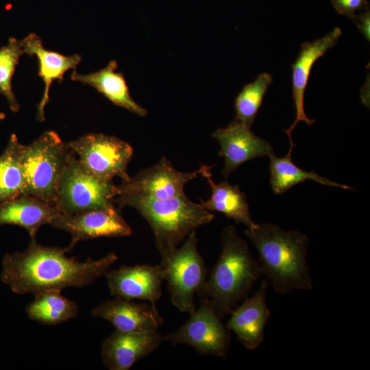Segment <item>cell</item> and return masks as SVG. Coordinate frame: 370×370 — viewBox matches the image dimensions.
I'll use <instances>...</instances> for the list:
<instances>
[{"label":"cell","mask_w":370,"mask_h":370,"mask_svg":"<svg viewBox=\"0 0 370 370\" xmlns=\"http://www.w3.org/2000/svg\"><path fill=\"white\" fill-rule=\"evenodd\" d=\"M68 251L66 247L43 246L31 238L25 251L3 256L1 280L19 295L82 288L105 275L119 258L111 252L97 260L89 258L82 262L66 256Z\"/></svg>","instance_id":"6da1fadb"},{"label":"cell","mask_w":370,"mask_h":370,"mask_svg":"<svg viewBox=\"0 0 370 370\" xmlns=\"http://www.w3.org/2000/svg\"><path fill=\"white\" fill-rule=\"evenodd\" d=\"M244 232L258 252L262 275L275 292L313 289L306 261L309 239L306 234L285 231L269 223H256Z\"/></svg>","instance_id":"7a4b0ae2"},{"label":"cell","mask_w":370,"mask_h":370,"mask_svg":"<svg viewBox=\"0 0 370 370\" xmlns=\"http://www.w3.org/2000/svg\"><path fill=\"white\" fill-rule=\"evenodd\" d=\"M221 244L219 258L197 295L208 299L223 319L247 297L263 275L259 262L234 226L223 229Z\"/></svg>","instance_id":"3957f363"},{"label":"cell","mask_w":370,"mask_h":370,"mask_svg":"<svg viewBox=\"0 0 370 370\" xmlns=\"http://www.w3.org/2000/svg\"><path fill=\"white\" fill-rule=\"evenodd\" d=\"M114 204L119 209L134 208L147 221L160 256L175 249L192 231L214 218L211 212L200 203L190 200L184 193L164 199L120 194Z\"/></svg>","instance_id":"277c9868"},{"label":"cell","mask_w":370,"mask_h":370,"mask_svg":"<svg viewBox=\"0 0 370 370\" xmlns=\"http://www.w3.org/2000/svg\"><path fill=\"white\" fill-rule=\"evenodd\" d=\"M71 150L53 131L23 145L22 164L27 194L55 205L59 180Z\"/></svg>","instance_id":"5b68a950"},{"label":"cell","mask_w":370,"mask_h":370,"mask_svg":"<svg viewBox=\"0 0 370 370\" xmlns=\"http://www.w3.org/2000/svg\"><path fill=\"white\" fill-rule=\"evenodd\" d=\"M120 193L112 180L89 172L71 151L59 180L56 206L61 214L71 215L114 205Z\"/></svg>","instance_id":"8992f818"},{"label":"cell","mask_w":370,"mask_h":370,"mask_svg":"<svg viewBox=\"0 0 370 370\" xmlns=\"http://www.w3.org/2000/svg\"><path fill=\"white\" fill-rule=\"evenodd\" d=\"M197 244L196 230H193L180 247L161 256L160 264L165 271L171 303L181 312L190 314L196 310L194 297L203 288L208 275Z\"/></svg>","instance_id":"52a82bcc"},{"label":"cell","mask_w":370,"mask_h":370,"mask_svg":"<svg viewBox=\"0 0 370 370\" xmlns=\"http://www.w3.org/2000/svg\"><path fill=\"white\" fill-rule=\"evenodd\" d=\"M82 166L93 175L112 180L118 177L121 182L129 180L127 166L133 149L127 142L115 136L90 133L67 143Z\"/></svg>","instance_id":"ba28073f"},{"label":"cell","mask_w":370,"mask_h":370,"mask_svg":"<svg viewBox=\"0 0 370 370\" xmlns=\"http://www.w3.org/2000/svg\"><path fill=\"white\" fill-rule=\"evenodd\" d=\"M164 342L183 344L195 349L199 355L225 358L231 335L210 301L199 298V306L177 330L163 336Z\"/></svg>","instance_id":"9c48e42d"},{"label":"cell","mask_w":370,"mask_h":370,"mask_svg":"<svg viewBox=\"0 0 370 370\" xmlns=\"http://www.w3.org/2000/svg\"><path fill=\"white\" fill-rule=\"evenodd\" d=\"M119 210L114 204L71 215L60 214L49 224L71 235V243L66 247L69 251L79 241L131 235L132 228L122 217Z\"/></svg>","instance_id":"30bf717a"},{"label":"cell","mask_w":370,"mask_h":370,"mask_svg":"<svg viewBox=\"0 0 370 370\" xmlns=\"http://www.w3.org/2000/svg\"><path fill=\"white\" fill-rule=\"evenodd\" d=\"M200 175V169L181 172L162 157L153 166L140 171L118 186L120 194L155 199H164L184 193L186 183Z\"/></svg>","instance_id":"8fae6325"},{"label":"cell","mask_w":370,"mask_h":370,"mask_svg":"<svg viewBox=\"0 0 370 370\" xmlns=\"http://www.w3.org/2000/svg\"><path fill=\"white\" fill-rule=\"evenodd\" d=\"M104 275L111 295L147 301L156 308L165 278V271L160 264L122 266L107 271Z\"/></svg>","instance_id":"7c38bea8"},{"label":"cell","mask_w":370,"mask_h":370,"mask_svg":"<svg viewBox=\"0 0 370 370\" xmlns=\"http://www.w3.org/2000/svg\"><path fill=\"white\" fill-rule=\"evenodd\" d=\"M212 136L219 142V155L224 158L221 174L227 177L243 163L273 152L269 142L255 135L250 128L236 121L217 129Z\"/></svg>","instance_id":"4fadbf2b"},{"label":"cell","mask_w":370,"mask_h":370,"mask_svg":"<svg viewBox=\"0 0 370 370\" xmlns=\"http://www.w3.org/2000/svg\"><path fill=\"white\" fill-rule=\"evenodd\" d=\"M164 342L158 331L127 332L115 330L101 345L103 365L110 370H128Z\"/></svg>","instance_id":"5bb4252c"},{"label":"cell","mask_w":370,"mask_h":370,"mask_svg":"<svg viewBox=\"0 0 370 370\" xmlns=\"http://www.w3.org/2000/svg\"><path fill=\"white\" fill-rule=\"evenodd\" d=\"M269 282L263 279L255 293L247 297L230 314L225 324L247 349L254 350L262 343L271 312L267 304Z\"/></svg>","instance_id":"9a60e30c"},{"label":"cell","mask_w":370,"mask_h":370,"mask_svg":"<svg viewBox=\"0 0 370 370\" xmlns=\"http://www.w3.org/2000/svg\"><path fill=\"white\" fill-rule=\"evenodd\" d=\"M342 32L335 27L323 37L312 42H306L301 45L300 52L292 64L293 99L296 111L294 122L284 132L288 135L290 145H294L291 132L299 121H304L308 125H312L315 120L308 118L304 110V92L308 84L311 69L314 62L338 42Z\"/></svg>","instance_id":"2e32d148"},{"label":"cell","mask_w":370,"mask_h":370,"mask_svg":"<svg viewBox=\"0 0 370 370\" xmlns=\"http://www.w3.org/2000/svg\"><path fill=\"white\" fill-rule=\"evenodd\" d=\"M90 314L108 321L116 330L127 332L155 331L164 324L157 308L119 297L101 303Z\"/></svg>","instance_id":"e0dca14e"},{"label":"cell","mask_w":370,"mask_h":370,"mask_svg":"<svg viewBox=\"0 0 370 370\" xmlns=\"http://www.w3.org/2000/svg\"><path fill=\"white\" fill-rule=\"evenodd\" d=\"M23 53L31 57L36 56L38 60V75L45 83L42 97L38 105L37 119L45 120V107L49 101L51 84L56 79L64 80V75L69 69L75 70L82 58L79 54L70 56H63L55 51L47 50L42 40L34 33L29 34L21 40Z\"/></svg>","instance_id":"ac0fdd59"},{"label":"cell","mask_w":370,"mask_h":370,"mask_svg":"<svg viewBox=\"0 0 370 370\" xmlns=\"http://www.w3.org/2000/svg\"><path fill=\"white\" fill-rule=\"evenodd\" d=\"M55 205L25 194L0 204V225H14L25 228L36 238L41 226L60 214Z\"/></svg>","instance_id":"d6986e66"},{"label":"cell","mask_w":370,"mask_h":370,"mask_svg":"<svg viewBox=\"0 0 370 370\" xmlns=\"http://www.w3.org/2000/svg\"><path fill=\"white\" fill-rule=\"evenodd\" d=\"M211 169L204 164L199 168L200 175L206 180L211 190L210 198L201 200V205L208 211L221 212L247 228L252 227L256 223L251 217L245 194L238 185H232L227 181L216 184L212 180Z\"/></svg>","instance_id":"ffe728a7"},{"label":"cell","mask_w":370,"mask_h":370,"mask_svg":"<svg viewBox=\"0 0 370 370\" xmlns=\"http://www.w3.org/2000/svg\"><path fill=\"white\" fill-rule=\"evenodd\" d=\"M116 69L117 62L111 60L106 67L95 73L82 75L74 70L71 77L94 87L114 104L140 116H146L147 110L132 99L123 75L115 72Z\"/></svg>","instance_id":"44dd1931"},{"label":"cell","mask_w":370,"mask_h":370,"mask_svg":"<svg viewBox=\"0 0 370 370\" xmlns=\"http://www.w3.org/2000/svg\"><path fill=\"white\" fill-rule=\"evenodd\" d=\"M294 147L295 145H290L288 151L284 157L276 156L273 151L268 155L271 175L269 182L275 194H282L293 186L308 180L325 186L352 189L350 186L321 177L314 171H306L298 167L292 160L291 154Z\"/></svg>","instance_id":"7402d4cb"},{"label":"cell","mask_w":370,"mask_h":370,"mask_svg":"<svg viewBox=\"0 0 370 370\" xmlns=\"http://www.w3.org/2000/svg\"><path fill=\"white\" fill-rule=\"evenodd\" d=\"M23 148V145L12 134L0 155V204L27 194Z\"/></svg>","instance_id":"603a6c76"},{"label":"cell","mask_w":370,"mask_h":370,"mask_svg":"<svg viewBox=\"0 0 370 370\" xmlns=\"http://www.w3.org/2000/svg\"><path fill=\"white\" fill-rule=\"evenodd\" d=\"M28 317L42 324L57 325L75 317L77 304L61 294L60 290H47L34 294L26 307Z\"/></svg>","instance_id":"cb8c5ba5"},{"label":"cell","mask_w":370,"mask_h":370,"mask_svg":"<svg viewBox=\"0 0 370 370\" xmlns=\"http://www.w3.org/2000/svg\"><path fill=\"white\" fill-rule=\"evenodd\" d=\"M273 81L267 73L260 74L253 82L246 84L235 100L236 121L251 128L262 104L267 90Z\"/></svg>","instance_id":"d4e9b609"},{"label":"cell","mask_w":370,"mask_h":370,"mask_svg":"<svg viewBox=\"0 0 370 370\" xmlns=\"http://www.w3.org/2000/svg\"><path fill=\"white\" fill-rule=\"evenodd\" d=\"M23 53L21 40L13 37L0 48V93L7 99L10 110L14 112L18 111L20 105L12 90V79Z\"/></svg>","instance_id":"484cf974"},{"label":"cell","mask_w":370,"mask_h":370,"mask_svg":"<svg viewBox=\"0 0 370 370\" xmlns=\"http://www.w3.org/2000/svg\"><path fill=\"white\" fill-rule=\"evenodd\" d=\"M331 3L336 11L353 19L357 14L369 6L367 0H331Z\"/></svg>","instance_id":"4316f807"},{"label":"cell","mask_w":370,"mask_h":370,"mask_svg":"<svg viewBox=\"0 0 370 370\" xmlns=\"http://www.w3.org/2000/svg\"><path fill=\"white\" fill-rule=\"evenodd\" d=\"M353 21L363 34L365 38L369 41L370 40V9L369 6L357 14Z\"/></svg>","instance_id":"83f0119b"},{"label":"cell","mask_w":370,"mask_h":370,"mask_svg":"<svg viewBox=\"0 0 370 370\" xmlns=\"http://www.w3.org/2000/svg\"><path fill=\"white\" fill-rule=\"evenodd\" d=\"M5 117V114L3 112H0V121L3 120Z\"/></svg>","instance_id":"f1b7e54d"}]
</instances>
